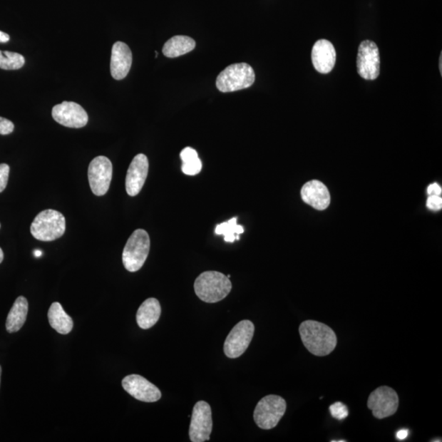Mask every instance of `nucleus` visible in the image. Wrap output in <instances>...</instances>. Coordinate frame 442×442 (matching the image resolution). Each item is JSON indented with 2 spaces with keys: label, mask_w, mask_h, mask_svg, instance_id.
<instances>
[{
  "label": "nucleus",
  "mask_w": 442,
  "mask_h": 442,
  "mask_svg": "<svg viewBox=\"0 0 442 442\" xmlns=\"http://www.w3.org/2000/svg\"><path fill=\"white\" fill-rule=\"evenodd\" d=\"M299 333L304 346L317 356L333 352L338 344L334 331L323 323L306 320L301 324Z\"/></svg>",
  "instance_id": "f257e3e1"
},
{
  "label": "nucleus",
  "mask_w": 442,
  "mask_h": 442,
  "mask_svg": "<svg viewBox=\"0 0 442 442\" xmlns=\"http://www.w3.org/2000/svg\"><path fill=\"white\" fill-rule=\"evenodd\" d=\"M232 284L227 276L217 272L202 273L195 282V291L199 299L207 303L222 301L230 294Z\"/></svg>",
  "instance_id": "f03ea898"
},
{
  "label": "nucleus",
  "mask_w": 442,
  "mask_h": 442,
  "mask_svg": "<svg viewBox=\"0 0 442 442\" xmlns=\"http://www.w3.org/2000/svg\"><path fill=\"white\" fill-rule=\"evenodd\" d=\"M66 230L64 215L48 209L36 215L31 225V233L37 240L51 242L62 237Z\"/></svg>",
  "instance_id": "7ed1b4c3"
},
{
  "label": "nucleus",
  "mask_w": 442,
  "mask_h": 442,
  "mask_svg": "<svg viewBox=\"0 0 442 442\" xmlns=\"http://www.w3.org/2000/svg\"><path fill=\"white\" fill-rule=\"evenodd\" d=\"M150 250V239L145 230H136L124 248L123 262L130 272H136L145 264Z\"/></svg>",
  "instance_id": "20e7f679"
},
{
  "label": "nucleus",
  "mask_w": 442,
  "mask_h": 442,
  "mask_svg": "<svg viewBox=\"0 0 442 442\" xmlns=\"http://www.w3.org/2000/svg\"><path fill=\"white\" fill-rule=\"evenodd\" d=\"M256 76L250 65L235 63L221 71L217 79V87L223 93L234 92L250 88Z\"/></svg>",
  "instance_id": "39448f33"
},
{
  "label": "nucleus",
  "mask_w": 442,
  "mask_h": 442,
  "mask_svg": "<svg viewBox=\"0 0 442 442\" xmlns=\"http://www.w3.org/2000/svg\"><path fill=\"white\" fill-rule=\"evenodd\" d=\"M287 403L283 397L269 395L258 402L253 413L254 421L259 428L269 430L277 426L284 416Z\"/></svg>",
  "instance_id": "423d86ee"
},
{
  "label": "nucleus",
  "mask_w": 442,
  "mask_h": 442,
  "mask_svg": "<svg viewBox=\"0 0 442 442\" xmlns=\"http://www.w3.org/2000/svg\"><path fill=\"white\" fill-rule=\"evenodd\" d=\"M255 332V326L250 320H242L230 331L224 344L225 356L236 359L242 355L250 346Z\"/></svg>",
  "instance_id": "0eeeda50"
},
{
  "label": "nucleus",
  "mask_w": 442,
  "mask_h": 442,
  "mask_svg": "<svg viewBox=\"0 0 442 442\" xmlns=\"http://www.w3.org/2000/svg\"><path fill=\"white\" fill-rule=\"evenodd\" d=\"M367 406L376 418L383 419L394 416L399 406L396 391L389 386H379L369 396Z\"/></svg>",
  "instance_id": "6e6552de"
},
{
  "label": "nucleus",
  "mask_w": 442,
  "mask_h": 442,
  "mask_svg": "<svg viewBox=\"0 0 442 442\" xmlns=\"http://www.w3.org/2000/svg\"><path fill=\"white\" fill-rule=\"evenodd\" d=\"M212 413L207 402L200 401L193 406L190 427V438L192 442L210 440L212 432Z\"/></svg>",
  "instance_id": "1a4fd4ad"
},
{
  "label": "nucleus",
  "mask_w": 442,
  "mask_h": 442,
  "mask_svg": "<svg viewBox=\"0 0 442 442\" xmlns=\"http://www.w3.org/2000/svg\"><path fill=\"white\" fill-rule=\"evenodd\" d=\"M88 178L93 195H106L113 178L112 163L104 156L96 158L88 165Z\"/></svg>",
  "instance_id": "9d476101"
},
{
  "label": "nucleus",
  "mask_w": 442,
  "mask_h": 442,
  "mask_svg": "<svg viewBox=\"0 0 442 442\" xmlns=\"http://www.w3.org/2000/svg\"><path fill=\"white\" fill-rule=\"evenodd\" d=\"M357 71L362 78L368 81L377 79L380 73V54L377 44L364 41L359 46Z\"/></svg>",
  "instance_id": "9b49d317"
},
{
  "label": "nucleus",
  "mask_w": 442,
  "mask_h": 442,
  "mask_svg": "<svg viewBox=\"0 0 442 442\" xmlns=\"http://www.w3.org/2000/svg\"><path fill=\"white\" fill-rule=\"evenodd\" d=\"M53 118L60 125L69 128H82L87 125L88 117L80 104L64 101L52 110Z\"/></svg>",
  "instance_id": "f8f14e48"
},
{
  "label": "nucleus",
  "mask_w": 442,
  "mask_h": 442,
  "mask_svg": "<svg viewBox=\"0 0 442 442\" xmlns=\"http://www.w3.org/2000/svg\"><path fill=\"white\" fill-rule=\"evenodd\" d=\"M123 386L135 399L143 402H156L162 397L161 391L140 375L126 376L123 380Z\"/></svg>",
  "instance_id": "ddd939ff"
},
{
  "label": "nucleus",
  "mask_w": 442,
  "mask_h": 442,
  "mask_svg": "<svg viewBox=\"0 0 442 442\" xmlns=\"http://www.w3.org/2000/svg\"><path fill=\"white\" fill-rule=\"evenodd\" d=\"M148 160L145 154H138L133 159L125 178V190L128 195L135 197L145 185L148 173Z\"/></svg>",
  "instance_id": "4468645a"
},
{
  "label": "nucleus",
  "mask_w": 442,
  "mask_h": 442,
  "mask_svg": "<svg viewBox=\"0 0 442 442\" xmlns=\"http://www.w3.org/2000/svg\"><path fill=\"white\" fill-rule=\"evenodd\" d=\"M130 48L123 42H115L110 56V74L115 80L120 81L128 75L132 65Z\"/></svg>",
  "instance_id": "2eb2a0df"
},
{
  "label": "nucleus",
  "mask_w": 442,
  "mask_h": 442,
  "mask_svg": "<svg viewBox=\"0 0 442 442\" xmlns=\"http://www.w3.org/2000/svg\"><path fill=\"white\" fill-rule=\"evenodd\" d=\"M312 58L314 69L319 73H329L336 63V51L333 43L327 40L318 41L313 47Z\"/></svg>",
  "instance_id": "dca6fc26"
},
{
  "label": "nucleus",
  "mask_w": 442,
  "mask_h": 442,
  "mask_svg": "<svg viewBox=\"0 0 442 442\" xmlns=\"http://www.w3.org/2000/svg\"><path fill=\"white\" fill-rule=\"evenodd\" d=\"M302 200L319 211L328 208L330 193L328 187L319 180H312L304 185L301 190Z\"/></svg>",
  "instance_id": "f3484780"
},
{
  "label": "nucleus",
  "mask_w": 442,
  "mask_h": 442,
  "mask_svg": "<svg viewBox=\"0 0 442 442\" xmlns=\"http://www.w3.org/2000/svg\"><path fill=\"white\" fill-rule=\"evenodd\" d=\"M162 308L156 298H148L138 309L136 320L143 329H148L156 324L161 317Z\"/></svg>",
  "instance_id": "a211bd4d"
},
{
  "label": "nucleus",
  "mask_w": 442,
  "mask_h": 442,
  "mask_svg": "<svg viewBox=\"0 0 442 442\" xmlns=\"http://www.w3.org/2000/svg\"><path fill=\"white\" fill-rule=\"evenodd\" d=\"M29 302L26 297L21 296L16 298L7 318L8 333H16L22 328L26 322L27 314H29Z\"/></svg>",
  "instance_id": "6ab92c4d"
},
{
  "label": "nucleus",
  "mask_w": 442,
  "mask_h": 442,
  "mask_svg": "<svg viewBox=\"0 0 442 442\" xmlns=\"http://www.w3.org/2000/svg\"><path fill=\"white\" fill-rule=\"evenodd\" d=\"M49 324L60 334H68L73 329V320L66 314L59 302H53L48 312Z\"/></svg>",
  "instance_id": "aec40b11"
},
{
  "label": "nucleus",
  "mask_w": 442,
  "mask_h": 442,
  "mask_svg": "<svg viewBox=\"0 0 442 442\" xmlns=\"http://www.w3.org/2000/svg\"><path fill=\"white\" fill-rule=\"evenodd\" d=\"M196 47V42L192 38L186 36H175L170 38L163 48L165 57L178 58L190 53Z\"/></svg>",
  "instance_id": "412c9836"
},
{
  "label": "nucleus",
  "mask_w": 442,
  "mask_h": 442,
  "mask_svg": "<svg viewBox=\"0 0 442 442\" xmlns=\"http://www.w3.org/2000/svg\"><path fill=\"white\" fill-rule=\"evenodd\" d=\"M182 171L187 175H196L200 173L202 164L195 149L187 147L180 153Z\"/></svg>",
  "instance_id": "4be33fe9"
},
{
  "label": "nucleus",
  "mask_w": 442,
  "mask_h": 442,
  "mask_svg": "<svg viewBox=\"0 0 442 442\" xmlns=\"http://www.w3.org/2000/svg\"><path fill=\"white\" fill-rule=\"evenodd\" d=\"M217 235H224L226 242H234L240 239V235L245 232L242 225L237 224V218L234 217L217 225L215 230Z\"/></svg>",
  "instance_id": "5701e85b"
},
{
  "label": "nucleus",
  "mask_w": 442,
  "mask_h": 442,
  "mask_svg": "<svg viewBox=\"0 0 442 442\" xmlns=\"http://www.w3.org/2000/svg\"><path fill=\"white\" fill-rule=\"evenodd\" d=\"M25 64V58L18 53L0 51V68L19 70Z\"/></svg>",
  "instance_id": "b1692460"
},
{
  "label": "nucleus",
  "mask_w": 442,
  "mask_h": 442,
  "mask_svg": "<svg viewBox=\"0 0 442 442\" xmlns=\"http://www.w3.org/2000/svg\"><path fill=\"white\" fill-rule=\"evenodd\" d=\"M329 411L334 418L338 420L345 419L348 416V408L341 402H336L329 407Z\"/></svg>",
  "instance_id": "393cba45"
},
{
  "label": "nucleus",
  "mask_w": 442,
  "mask_h": 442,
  "mask_svg": "<svg viewBox=\"0 0 442 442\" xmlns=\"http://www.w3.org/2000/svg\"><path fill=\"white\" fill-rule=\"evenodd\" d=\"M10 168L9 165L5 163L0 164V192H2L6 189L9 177Z\"/></svg>",
  "instance_id": "a878e982"
},
{
  "label": "nucleus",
  "mask_w": 442,
  "mask_h": 442,
  "mask_svg": "<svg viewBox=\"0 0 442 442\" xmlns=\"http://www.w3.org/2000/svg\"><path fill=\"white\" fill-rule=\"evenodd\" d=\"M14 125L12 121L0 117V135H9L14 131Z\"/></svg>",
  "instance_id": "bb28decb"
},
{
  "label": "nucleus",
  "mask_w": 442,
  "mask_h": 442,
  "mask_svg": "<svg viewBox=\"0 0 442 442\" xmlns=\"http://www.w3.org/2000/svg\"><path fill=\"white\" fill-rule=\"evenodd\" d=\"M427 207L432 211H440L442 208V198L441 196H429Z\"/></svg>",
  "instance_id": "cd10ccee"
},
{
  "label": "nucleus",
  "mask_w": 442,
  "mask_h": 442,
  "mask_svg": "<svg viewBox=\"0 0 442 442\" xmlns=\"http://www.w3.org/2000/svg\"><path fill=\"white\" fill-rule=\"evenodd\" d=\"M428 193L429 196H441L442 190L438 184L434 183L428 187Z\"/></svg>",
  "instance_id": "c85d7f7f"
},
{
  "label": "nucleus",
  "mask_w": 442,
  "mask_h": 442,
  "mask_svg": "<svg viewBox=\"0 0 442 442\" xmlns=\"http://www.w3.org/2000/svg\"><path fill=\"white\" fill-rule=\"evenodd\" d=\"M408 434V431L406 429L400 430L399 432L396 433V438L398 440H405Z\"/></svg>",
  "instance_id": "c756f323"
},
{
  "label": "nucleus",
  "mask_w": 442,
  "mask_h": 442,
  "mask_svg": "<svg viewBox=\"0 0 442 442\" xmlns=\"http://www.w3.org/2000/svg\"><path fill=\"white\" fill-rule=\"evenodd\" d=\"M10 41V36L7 33L0 31V43H7Z\"/></svg>",
  "instance_id": "7c9ffc66"
},
{
  "label": "nucleus",
  "mask_w": 442,
  "mask_h": 442,
  "mask_svg": "<svg viewBox=\"0 0 442 442\" xmlns=\"http://www.w3.org/2000/svg\"><path fill=\"white\" fill-rule=\"evenodd\" d=\"M34 254H35V257H41V256H42V254H43V253H42V252H41V250H36V251L34 252Z\"/></svg>",
  "instance_id": "2f4dec72"
},
{
  "label": "nucleus",
  "mask_w": 442,
  "mask_h": 442,
  "mask_svg": "<svg viewBox=\"0 0 442 442\" xmlns=\"http://www.w3.org/2000/svg\"><path fill=\"white\" fill-rule=\"evenodd\" d=\"M4 252L3 250H1V247H0V264L2 263V262L4 261Z\"/></svg>",
  "instance_id": "473e14b6"
},
{
  "label": "nucleus",
  "mask_w": 442,
  "mask_h": 442,
  "mask_svg": "<svg viewBox=\"0 0 442 442\" xmlns=\"http://www.w3.org/2000/svg\"><path fill=\"white\" fill-rule=\"evenodd\" d=\"M441 59H442V55L441 54V56H440V71H441V73H442V70H441V68H441L442 61H441Z\"/></svg>",
  "instance_id": "72a5a7b5"
},
{
  "label": "nucleus",
  "mask_w": 442,
  "mask_h": 442,
  "mask_svg": "<svg viewBox=\"0 0 442 442\" xmlns=\"http://www.w3.org/2000/svg\"><path fill=\"white\" fill-rule=\"evenodd\" d=\"M1 374H2V368H1V366H0V384H1Z\"/></svg>",
  "instance_id": "f704fd0d"
},
{
  "label": "nucleus",
  "mask_w": 442,
  "mask_h": 442,
  "mask_svg": "<svg viewBox=\"0 0 442 442\" xmlns=\"http://www.w3.org/2000/svg\"><path fill=\"white\" fill-rule=\"evenodd\" d=\"M332 441L334 442V441ZM339 441V442L341 441V442H342V441Z\"/></svg>",
  "instance_id": "c9c22d12"
},
{
  "label": "nucleus",
  "mask_w": 442,
  "mask_h": 442,
  "mask_svg": "<svg viewBox=\"0 0 442 442\" xmlns=\"http://www.w3.org/2000/svg\"><path fill=\"white\" fill-rule=\"evenodd\" d=\"M0 227H1V225H0Z\"/></svg>",
  "instance_id": "e433bc0d"
}]
</instances>
